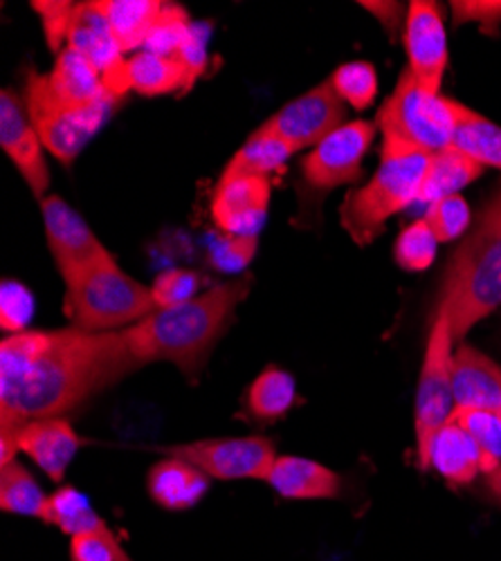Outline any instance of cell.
<instances>
[{
  "instance_id": "603a6c76",
  "label": "cell",
  "mask_w": 501,
  "mask_h": 561,
  "mask_svg": "<svg viewBox=\"0 0 501 561\" xmlns=\"http://www.w3.org/2000/svg\"><path fill=\"white\" fill-rule=\"evenodd\" d=\"M430 467L452 485H468L481 472V451L472 436L449 417L434 436Z\"/></svg>"
},
{
  "instance_id": "cb8c5ba5",
  "label": "cell",
  "mask_w": 501,
  "mask_h": 561,
  "mask_svg": "<svg viewBox=\"0 0 501 561\" xmlns=\"http://www.w3.org/2000/svg\"><path fill=\"white\" fill-rule=\"evenodd\" d=\"M100 10L104 12L124 55L147 45L164 3L160 0H100Z\"/></svg>"
},
{
  "instance_id": "30bf717a",
  "label": "cell",
  "mask_w": 501,
  "mask_h": 561,
  "mask_svg": "<svg viewBox=\"0 0 501 561\" xmlns=\"http://www.w3.org/2000/svg\"><path fill=\"white\" fill-rule=\"evenodd\" d=\"M70 535L72 561H133L109 524L77 488H61L48 496L43 519Z\"/></svg>"
},
{
  "instance_id": "8fae6325",
  "label": "cell",
  "mask_w": 501,
  "mask_h": 561,
  "mask_svg": "<svg viewBox=\"0 0 501 561\" xmlns=\"http://www.w3.org/2000/svg\"><path fill=\"white\" fill-rule=\"evenodd\" d=\"M344 102L338 98L333 85L324 81L288 102L267 122H263L259 130L275 135L297 151H304L308 147H317L333 130H338L344 122Z\"/></svg>"
},
{
  "instance_id": "8d00e7d4",
  "label": "cell",
  "mask_w": 501,
  "mask_h": 561,
  "mask_svg": "<svg viewBox=\"0 0 501 561\" xmlns=\"http://www.w3.org/2000/svg\"><path fill=\"white\" fill-rule=\"evenodd\" d=\"M34 317V297L32 293L16 284V280H3L0 288V329L8 335L25 333Z\"/></svg>"
},
{
  "instance_id": "4316f807",
  "label": "cell",
  "mask_w": 501,
  "mask_h": 561,
  "mask_svg": "<svg viewBox=\"0 0 501 561\" xmlns=\"http://www.w3.org/2000/svg\"><path fill=\"white\" fill-rule=\"evenodd\" d=\"M452 149L462 151L483 169H501V126L457 102Z\"/></svg>"
},
{
  "instance_id": "8992f818",
  "label": "cell",
  "mask_w": 501,
  "mask_h": 561,
  "mask_svg": "<svg viewBox=\"0 0 501 561\" xmlns=\"http://www.w3.org/2000/svg\"><path fill=\"white\" fill-rule=\"evenodd\" d=\"M454 119H457V102L428 95L412 70L405 68L394 92L378 111L376 126L385 139H396L432 156L452 147Z\"/></svg>"
},
{
  "instance_id": "e575fe53",
  "label": "cell",
  "mask_w": 501,
  "mask_h": 561,
  "mask_svg": "<svg viewBox=\"0 0 501 561\" xmlns=\"http://www.w3.org/2000/svg\"><path fill=\"white\" fill-rule=\"evenodd\" d=\"M470 218V205L459 194L434 201L425 211V222L439 243H452L464 237Z\"/></svg>"
},
{
  "instance_id": "83f0119b",
  "label": "cell",
  "mask_w": 501,
  "mask_h": 561,
  "mask_svg": "<svg viewBox=\"0 0 501 561\" xmlns=\"http://www.w3.org/2000/svg\"><path fill=\"white\" fill-rule=\"evenodd\" d=\"M295 153L297 149L284 142V139L257 128L248 137V142L235 153V158L227 162L220 180H235L246 175L267 178L270 173L280 171Z\"/></svg>"
},
{
  "instance_id": "74e56055",
  "label": "cell",
  "mask_w": 501,
  "mask_h": 561,
  "mask_svg": "<svg viewBox=\"0 0 501 561\" xmlns=\"http://www.w3.org/2000/svg\"><path fill=\"white\" fill-rule=\"evenodd\" d=\"M75 5L77 3H68V0H34L30 5L41 19L48 48L57 55L68 45V32H70Z\"/></svg>"
},
{
  "instance_id": "ab89813d",
  "label": "cell",
  "mask_w": 501,
  "mask_h": 561,
  "mask_svg": "<svg viewBox=\"0 0 501 561\" xmlns=\"http://www.w3.org/2000/svg\"><path fill=\"white\" fill-rule=\"evenodd\" d=\"M454 25L475 23L488 34H499L501 0H452Z\"/></svg>"
},
{
  "instance_id": "7a4b0ae2",
  "label": "cell",
  "mask_w": 501,
  "mask_h": 561,
  "mask_svg": "<svg viewBox=\"0 0 501 561\" xmlns=\"http://www.w3.org/2000/svg\"><path fill=\"white\" fill-rule=\"evenodd\" d=\"M248 293L250 280H225L187 304L156 310L128 325L122 340L133 366L171 362L190 380H196Z\"/></svg>"
},
{
  "instance_id": "ba28073f",
  "label": "cell",
  "mask_w": 501,
  "mask_h": 561,
  "mask_svg": "<svg viewBox=\"0 0 501 561\" xmlns=\"http://www.w3.org/2000/svg\"><path fill=\"white\" fill-rule=\"evenodd\" d=\"M454 337L449 314L443 306H439L432 331L425 346L423 368L417 389V409H414V430H417V460L425 472L430 467V449L434 436L447 423L454 411L452 396V353Z\"/></svg>"
},
{
  "instance_id": "9a60e30c",
  "label": "cell",
  "mask_w": 501,
  "mask_h": 561,
  "mask_svg": "<svg viewBox=\"0 0 501 561\" xmlns=\"http://www.w3.org/2000/svg\"><path fill=\"white\" fill-rule=\"evenodd\" d=\"M0 147L19 169L32 194L43 201L50 186V171L43 156L45 147L21 100L10 90H3L0 95Z\"/></svg>"
},
{
  "instance_id": "d590c367",
  "label": "cell",
  "mask_w": 501,
  "mask_h": 561,
  "mask_svg": "<svg viewBox=\"0 0 501 561\" xmlns=\"http://www.w3.org/2000/svg\"><path fill=\"white\" fill-rule=\"evenodd\" d=\"M203 276L192 270H167L160 272L151 286L156 308H173L198 297Z\"/></svg>"
},
{
  "instance_id": "44dd1931",
  "label": "cell",
  "mask_w": 501,
  "mask_h": 561,
  "mask_svg": "<svg viewBox=\"0 0 501 561\" xmlns=\"http://www.w3.org/2000/svg\"><path fill=\"white\" fill-rule=\"evenodd\" d=\"M68 48L77 50L93 64L100 75H106L117 64L124 61L119 45L111 32V25L100 10V0L90 3H77L70 32H68Z\"/></svg>"
},
{
  "instance_id": "1f68e13d",
  "label": "cell",
  "mask_w": 501,
  "mask_h": 561,
  "mask_svg": "<svg viewBox=\"0 0 501 561\" xmlns=\"http://www.w3.org/2000/svg\"><path fill=\"white\" fill-rule=\"evenodd\" d=\"M329 83L338 98L355 111L369 108L378 95V72L369 61H351L340 66Z\"/></svg>"
},
{
  "instance_id": "5b68a950",
  "label": "cell",
  "mask_w": 501,
  "mask_h": 561,
  "mask_svg": "<svg viewBox=\"0 0 501 561\" xmlns=\"http://www.w3.org/2000/svg\"><path fill=\"white\" fill-rule=\"evenodd\" d=\"M66 317L72 329L113 333L156 312L151 288L130 278L115 259L102 261L66 280Z\"/></svg>"
},
{
  "instance_id": "2e32d148",
  "label": "cell",
  "mask_w": 501,
  "mask_h": 561,
  "mask_svg": "<svg viewBox=\"0 0 501 561\" xmlns=\"http://www.w3.org/2000/svg\"><path fill=\"white\" fill-rule=\"evenodd\" d=\"M270 178L246 175L218 180L212 198V218L223 233L257 237L270 207Z\"/></svg>"
},
{
  "instance_id": "f546056e",
  "label": "cell",
  "mask_w": 501,
  "mask_h": 561,
  "mask_svg": "<svg viewBox=\"0 0 501 561\" xmlns=\"http://www.w3.org/2000/svg\"><path fill=\"white\" fill-rule=\"evenodd\" d=\"M45 503L48 496L19 460L0 467V507L10 514L43 519Z\"/></svg>"
},
{
  "instance_id": "ffe728a7",
  "label": "cell",
  "mask_w": 501,
  "mask_h": 561,
  "mask_svg": "<svg viewBox=\"0 0 501 561\" xmlns=\"http://www.w3.org/2000/svg\"><path fill=\"white\" fill-rule=\"evenodd\" d=\"M48 77L57 95L75 108H113L119 102L109 95L100 70L68 45L57 55L55 68Z\"/></svg>"
},
{
  "instance_id": "7c38bea8",
  "label": "cell",
  "mask_w": 501,
  "mask_h": 561,
  "mask_svg": "<svg viewBox=\"0 0 501 561\" xmlns=\"http://www.w3.org/2000/svg\"><path fill=\"white\" fill-rule=\"evenodd\" d=\"M374 135V122L355 119L342 124L301 160L304 180L315 190H333V186L355 182L372 149Z\"/></svg>"
},
{
  "instance_id": "d6986e66",
  "label": "cell",
  "mask_w": 501,
  "mask_h": 561,
  "mask_svg": "<svg viewBox=\"0 0 501 561\" xmlns=\"http://www.w3.org/2000/svg\"><path fill=\"white\" fill-rule=\"evenodd\" d=\"M265 481L284 499L317 501L340 496V477L327 465L301 456H277Z\"/></svg>"
},
{
  "instance_id": "f1b7e54d",
  "label": "cell",
  "mask_w": 501,
  "mask_h": 561,
  "mask_svg": "<svg viewBox=\"0 0 501 561\" xmlns=\"http://www.w3.org/2000/svg\"><path fill=\"white\" fill-rule=\"evenodd\" d=\"M295 400L297 389L291 373L277 366H267L250 385L246 393V409L259 423H275L293 409Z\"/></svg>"
},
{
  "instance_id": "277c9868",
  "label": "cell",
  "mask_w": 501,
  "mask_h": 561,
  "mask_svg": "<svg viewBox=\"0 0 501 561\" xmlns=\"http://www.w3.org/2000/svg\"><path fill=\"white\" fill-rule=\"evenodd\" d=\"M428 164L430 153L383 139L378 171L362 190L349 192L340 209L342 227L355 245L374 243L394 214L419 201Z\"/></svg>"
},
{
  "instance_id": "d4e9b609",
  "label": "cell",
  "mask_w": 501,
  "mask_h": 561,
  "mask_svg": "<svg viewBox=\"0 0 501 561\" xmlns=\"http://www.w3.org/2000/svg\"><path fill=\"white\" fill-rule=\"evenodd\" d=\"M128 75L130 88L145 98L187 92L196 83V77L187 66H182L178 59L160 57L147 50L128 59Z\"/></svg>"
},
{
  "instance_id": "60d3db41",
  "label": "cell",
  "mask_w": 501,
  "mask_h": 561,
  "mask_svg": "<svg viewBox=\"0 0 501 561\" xmlns=\"http://www.w3.org/2000/svg\"><path fill=\"white\" fill-rule=\"evenodd\" d=\"M357 5L372 12L387 27L389 34H396V30L400 27V14H402L400 3H380V0L369 3V0H362V3H357Z\"/></svg>"
},
{
  "instance_id": "836d02e7",
  "label": "cell",
  "mask_w": 501,
  "mask_h": 561,
  "mask_svg": "<svg viewBox=\"0 0 501 561\" xmlns=\"http://www.w3.org/2000/svg\"><path fill=\"white\" fill-rule=\"evenodd\" d=\"M436 237L428 227L425 218L407 225L396 239L394 245V259L396 263L407 272H423L428 270L436 259Z\"/></svg>"
},
{
  "instance_id": "b9f144b4",
  "label": "cell",
  "mask_w": 501,
  "mask_h": 561,
  "mask_svg": "<svg viewBox=\"0 0 501 561\" xmlns=\"http://www.w3.org/2000/svg\"><path fill=\"white\" fill-rule=\"evenodd\" d=\"M486 483H488V490H490V494L501 503V465L497 467L494 472H490V474H486Z\"/></svg>"
},
{
  "instance_id": "6da1fadb",
  "label": "cell",
  "mask_w": 501,
  "mask_h": 561,
  "mask_svg": "<svg viewBox=\"0 0 501 561\" xmlns=\"http://www.w3.org/2000/svg\"><path fill=\"white\" fill-rule=\"evenodd\" d=\"M135 370L122 331H25L0 344V432L59 417Z\"/></svg>"
},
{
  "instance_id": "4fadbf2b",
  "label": "cell",
  "mask_w": 501,
  "mask_h": 561,
  "mask_svg": "<svg viewBox=\"0 0 501 561\" xmlns=\"http://www.w3.org/2000/svg\"><path fill=\"white\" fill-rule=\"evenodd\" d=\"M41 214L45 239H48V248L64 280H70L79 272L113 259V254L95 237V231L64 198L45 196L41 201Z\"/></svg>"
},
{
  "instance_id": "e0dca14e",
  "label": "cell",
  "mask_w": 501,
  "mask_h": 561,
  "mask_svg": "<svg viewBox=\"0 0 501 561\" xmlns=\"http://www.w3.org/2000/svg\"><path fill=\"white\" fill-rule=\"evenodd\" d=\"M5 434H12L19 451L30 456L38 465V470L53 481L64 479L81 445L79 434L61 415L30 420V423Z\"/></svg>"
},
{
  "instance_id": "5bb4252c",
  "label": "cell",
  "mask_w": 501,
  "mask_h": 561,
  "mask_svg": "<svg viewBox=\"0 0 501 561\" xmlns=\"http://www.w3.org/2000/svg\"><path fill=\"white\" fill-rule=\"evenodd\" d=\"M402 43L407 68L417 77L428 95H441V83L447 68V32L443 12L432 0H412L402 25Z\"/></svg>"
},
{
  "instance_id": "3957f363",
  "label": "cell",
  "mask_w": 501,
  "mask_h": 561,
  "mask_svg": "<svg viewBox=\"0 0 501 561\" xmlns=\"http://www.w3.org/2000/svg\"><path fill=\"white\" fill-rule=\"evenodd\" d=\"M441 306L449 314L454 342H462L501 306V190L452 254Z\"/></svg>"
},
{
  "instance_id": "7bdbcfd3",
  "label": "cell",
  "mask_w": 501,
  "mask_h": 561,
  "mask_svg": "<svg viewBox=\"0 0 501 561\" xmlns=\"http://www.w3.org/2000/svg\"><path fill=\"white\" fill-rule=\"evenodd\" d=\"M497 415H499V420H501V404L497 407Z\"/></svg>"
},
{
  "instance_id": "4dcf8cb0",
  "label": "cell",
  "mask_w": 501,
  "mask_h": 561,
  "mask_svg": "<svg viewBox=\"0 0 501 561\" xmlns=\"http://www.w3.org/2000/svg\"><path fill=\"white\" fill-rule=\"evenodd\" d=\"M477 443L481 451V474L494 472L501 465V420L490 409H454L449 415Z\"/></svg>"
},
{
  "instance_id": "f35d334b",
  "label": "cell",
  "mask_w": 501,
  "mask_h": 561,
  "mask_svg": "<svg viewBox=\"0 0 501 561\" xmlns=\"http://www.w3.org/2000/svg\"><path fill=\"white\" fill-rule=\"evenodd\" d=\"M257 248H259L257 237H235V233H223L209 250V261L218 272L237 274L252 263Z\"/></svg>"
},
{
  "instance_id": "52a82bcc",
  "label": "cell",
  "mask_w": 501,
  "mask_h": 561,
  "mask_svg": "<svg viewBox=\"0 0 501 561\" xmlns=\"http://www.w3.org/2000/svg\"><path fill=\"white\" fill-rule=\"evenodd\" d=\"M25 111L43 147L59 162L72 164L113 108H75L57 95L48 75L30 72L25 83Z\"/></svg>"
},
{
  "instance_id": "484cf974",
  "label": "cell",
  "mask_w": 501,
  "mask_h": 561,
  "mask_svg": "<svg viewBox=\"0 0 501 561\" xmlns=\"http://www.w3.org/2000/svg\"><path fill=\"white\" fill-rule=\"evenodd\" d=\"M486 169L457 149H445L430 156V164L421 184L419 201L432 205L445 196H457L464 186L472 184Z\"/></svg>"
},
{
  "instance_id": "ac0fdd59",
  "label": "cell",
  "mask_w": 501,
  "mask_h": 561,
  "mask_svg": "<svg viewBox=\"0 0 501 561\" xmlns=\"http://www.w3.org/2000/svg\"><path fill=\"white\" fill-rule=\"evenodd\" d=\"M454 409H490L501 404V366L464 344L452 359Z\"/></svg>"
},
{
  "instance_id": "d6a6232c",
  "label": "cell",
  "mask_w": 501,
  "mask_h": 561,
  "mask_svg": "<svg viewBox=\"0 0 501 561\" xmlns=\"http://www.w3.org/2000/svg\"><path fill=\"white\" fill-rule=\"evenodd\" d=\"M194 23L190 19V14L182 10L180 5H167L158 19L156 30L151 32L149 41H147V53L160 55V57H169V59H178L180 53L185 50V45L190 43L192 34H194Z\"/></svg>"
},
{
  "instance_id": "7402d4cb",
  "label": "cell",
  "mask_w": 501,
  "mask_h": 561,
  "mask_svg": "<svg viewBox=\"0 0 501 561\" xmlns=\"http://www.w3.org/2000/svg\"><path fill=\"white\" fill-rule=\"evenodd\" d=\"M147 488L160 507L182 512L194 507L207 494L209 477L192 462L169 456L151 467Z\"/></svg>"
},
{
  "instance_id": "9c48e42d",
  "label": "cell",
  "mask_w": 501,
  "mask_h": 561,
  "mask_svg": "<svg viewBox=\"0 0 501 561\" xmlns=\"http://www.w3.org/2000/svg\"><path fill=\"white\" fill-rule=\"evenodd\" d=\"M160 451L192 462L209 479H218V481H241V479L265 481L272 465L277 460L275 443L263 436L203 438L185 445L162 447Z\"/></svg>"
}]
</instances>
